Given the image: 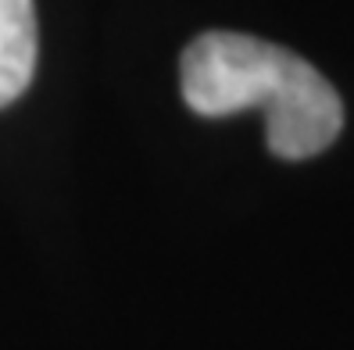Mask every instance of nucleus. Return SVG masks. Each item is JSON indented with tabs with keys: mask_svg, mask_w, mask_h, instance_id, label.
I'll use <instances>...</instances> for the list:
<instances>
[{
	"mask_svg": "<svg viewBox=\"0 0 354 350\" xmlns=\"http://www.w3.org/2000/svg\"><path fill=\"white\" fill-rule=\"evenodd\" d=\"M186 108L204 118L265 111L268 150L286 161L322 154L344 129V104L329 79L294 50L243 32H204L183 50Z\"/></svg>",
	"mask_w": 354,
	"mask_h": 350,
	"instance_id": "1",
	"label": "nucleus"
},
{
	"mask_svg": "<svg viewBox=\"0 0 354 350\" xmlns=\"http://www.w3.org/2000/svg\"><path fill=\"white\" fill-rule=\"evenodd\" d=\"M36 4L0 0V108L26 93L36 75Z\"/></svg>",
	"mask_w": 354,
	"mask_h": 350,
	"instance_id": "2",
	"label": "nucleus"
}]
</instances>
